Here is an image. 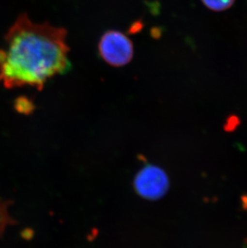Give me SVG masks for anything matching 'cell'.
Listing matches in <instances>:
<instances>
[{
    "mask_svg": "<svg viewBox=\"0 0 247 248\" xmlns=\"http://www.w3.org/2000/svg\"><path fill=\"white\" fill-rule=\"evenodd\" d=\"M68 31L22 15L10 28L0 50V82L8 89L28 85L39 91L71 69Z\"/></svg>",
    "mask_w": 247,
    "mask_h": 248,
    "instance_id": "cell-1",
    "label": "cell"
},
{
    "mask_svg": "<svg viewBox=\"0 0 247 248\" xmlns=\"http://www.w3.org/2000/svg\"><path fill=\"white\" fill-rule=\"evenodd\" d=\"M100 57L113 67H123L133 57L134 47L129 38L122 31H107L100 38L98 45Z\"/></svg>",
    "mask_w": 247,
    "mask_h": 248,
    "instance_id": "cell-2",
    "label": "cell"
},
{
    "mask_svg": "<svg viewBox=\"0 0 247 248\" xmlns=\"http://www.w3.org/2000/svg\"><path fill=\"white\" fill-rule=\"evenodd\" d=\"M170 186L168 176L158 166L148 165L136 175L134 187L140 197L149 200L161 199Z\"/></svg>",
    "mask_w": 247,
    "mask_h": 248,
    "instance_id": "cell-3",
    "label": "cell"
},
{
    "mask_svg": "<svg viewBox=\"0 0 247 248\" xmlns=\"http://www.w3.org/2000/svg\"><path fill=\"white\" fill-rule=\"evenodd\" d=\"M203 3L215 12H222L233 5L234 0H201Z\"/></svg>",
    "mask_w": 247,
    "mask_h": 248,
    "instance_id": "cell-4",
    "label": "cell"
},
{
    "mask_svg": "<svg viewBox=\"0 0 247 248\" xmlns=\"http://www.w3.org/2000/svg\"><path fill=\"white\" fill-rule=\"evenodd\" d=\"M35 108V105L32 101H31L27 97H19L15 102V108L17 111L24 114H31Z\"/></svg>",
    "mask_w": 247,
    "mask_h": 248,
    "instance_id": "cell-5",
    "label": "cell"
},
{
    "mask_svg": "<svg viewBox=\"0 0 247 248\" xmlns=\"http://www.w3.org/2000/svg\"><path fill=\"white\" fill-rule=\"evenodd\" d=\"M34 235V232L32 230L28 229L25 232V234H24V236L25 237V239H30L32 238Z\"/></svg>",
    "mask_w": 247,
    "mask_h": 248,
    "instance_id": "cell-6",
    "label": "cell"
}]
</instances>
